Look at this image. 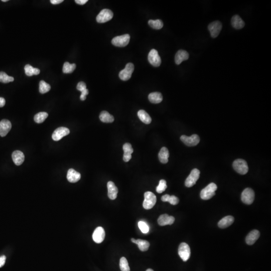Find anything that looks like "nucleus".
<instances>
[{
  "label": "nucleus",
  "mask_w": 271,
  "mask_h": 271,
  "mask_svg": "<svg viewBox=\"0 0 271 271\" xmlns=\"http://www.w3.org/2000/svg\"><path fill=\"white\" fill-rule=\"evenodd\" d=\"M217 189V185L214 183L208 184L206 187L203 189L200 192V197L203 200H208L211 199L216 194Z\"/></svg>",
  "instance_id": "f257e3e1"
},
{
  "label": "nucleus",
  "mask_w": 271,
  "mask_h": 271,
  "mask_svg": "<svg viewBox=\"0 0 271 271\" xmlns=\"http://www.w3.org/2000/svg\"><path fill=\"white\" fill-rule=\"evenodd\" d=\"M143 203V207L145 209H150L153 208L157 201L155 195L152 192L147 191L145 193Z\"/></svg>",
  "instance_id": "f03ea898"
},
{
  "label": "nucleus",
  "mask_w": 271,
  "mask_h": 271,
  "mask_svg": "<svg viewBox=\"0 0 271 271\" xmlns=\"http://www.w3.org/2000/svg\"><path fill=\"white\" fill-rule=\"evenodd\" d=\"M233 167L235 171L241 175L247 174L248 172V167L247 162L241 159H237L234 162Z\"/></svg>",
  "instance_id": "7ed1b4c3"
},
{
  "label": "nucleus",
  "mask_w": 271,
  "mask_h": 271,
  "mask_svg": "<svg viewBox=\"0 0 271 271\" xmlns=\"http://www.w3.org/2000/svg\"><path fill=\"white\" fill-rule=\"evenodd\" d=\"M241 200L246 204H252L255 199V192L252 189L247 188L241 193Z\"/></svg>",
  "instance_id": "20e7f679"
},
{
  "label": "nucleus",
  "mask_w": 271,
  "mask_h": 271,
  "mask_svg": "<svg viewBox=\"0 0 271 271\" xmlns=\"http://www.w3.org/2000/svg\"><path fill=\"white\" fill-rule=\"evenodd\" d=\"M178 254L181 259L186 262L189 259L191 251L189 246L185 243H182L179 246Z\"/></svg>",
  "instance_id": "39448f33"
},
{
  "label": "nucleus",
  "mask_w": 271,
  "mask_h": 271,
  "mask_svg": "<svg viewBox=\"0 0 271 271\" xmlns=\"http://www.w3.org/2000/svg\"><path fill=\"white\" fill-rule=\"evenodd\" d=\"M134 70V65L133 63H128L123 70L119 73V77L121 79L126 81L131 77L132 75Z\"/></svg>",
  "instance_id": "423d86ee"
},
{
  "label": "nucleus",
  "mask_w": 271,
  "mask_h": 271,
  "mask_svg": "<svg viewBox=\"0 0 271 271\" xmlns=\"http://www.w3.org/2000/svg\"><path fill=\"white\" fill-rule=\"evenodd\" d=\"M200 171L197 169H194L191 171L185 182V185L187 187H191L196 184L199 178Z\"/></svg>",
  "instance_id": "0eeeda50"
},
{
  "label": "nucleus",
  "mask_w": 271,
  "mask_h": 271,
  "mask_svg": "<svg viewBox=\"0 0 271 271\" xmlns=\"http://www.w3.org/2000/svg\"><path fill=\"white\" fill-rule=\"evenodd\" d=\"M113 16L114 14L111 10L104 9L100 12L97 17V21L100 23H106L111 20L113 18Z\"/></svg>",
  "instance_id": "6e6552de"
},
{
  "label": "nucleus",
  "mask_w": 271,
  "mask_h": 271,
  "mask_svg": "<svg viewBox=\"0 0 271 271\" xmlns=\"http://www.w3.org/2000/svg\"><path fill=\"white\" fill-rule=\"evenodd\" d=\"M130 40V35L125 34L114 38L111 41V43L117 47H125L128 44Z\"/></svg>",
  "instance_id": "1a4fd4ad"
},
{
  "label": "nucleus",
  "mask_w": 271,
  "mask_h": 271,
  "mask_svg": "<svg viewBox=\"0 0 271 271\" xmlns=\"http://www.w3.org/2000/svg\"><path fill=\"white\" fill-rule=\"evenodd\" d=\"M180 139L183 143L189 147H192L197 145L200 141V138L197 135L194 134L190 137L186 135H182L180 137Z\"/></svg>",
  "instance_id": "9d476101"
},
{
  "label": "nucleus",
  "mask_w": 271,
  "mask_h": 271,
  "mask_svg": "<svg viewBox=\"0 0 271 271\" xmlns=\"http://www.w3.org/2000/svg\"><path fill=\"white\" fill-rule=\"evenodd\" d=\"M148 60L150 64L155 67H158L161 63V59L158 52L155 49H152L149 53Z\"/></svg>",
  "instance_id": "9b49d317"
},
{
  "label": "nucleus",
  "mask_w": 271,
  "mask_h": 271,
  "mask_svg": "<svg viewBox=\"0 0 271 271\" xmlns=\"http://www.w3.org/2000/svg\"><path fill=\"white\" fill-rule=\"evenodd\" d=\"M208 30L210 31L211 37L216 38L220 34L222 29V24L221 22L218 21L213 22L210 23L208 27Z\"/></svg>",
  "instance_id": "f8f14e48"
},
{
  "label": "nucleus",
  "mask_w": 271,
  "mask_h": 271,
  "mask_svg": "<svg viewBox=\"0 0 271 271\" xmlns=\"http://www.w3.org/2000/svg\"><path fill=\"white\" fill-rule=\"evenodd\" d=\"M70 133L69 128L65 127H59L56 128L52 135V138L54 141H58L61 140L63 137L68 135Z\"/></svg>",
  "instance_id": "ddd939ff"
},
{
  "label": "nucleus",
  "mask_w": 271,
  "mask_h": 271,
  "mask_svg": "<svg viewBox=\"0 0 271 271\" xmlns=\"http://www.w3.org/2000/svg\"><path fill=\"white\" fill-rule=\"evenodd\" d=\"M105 231L101 227H97L93 233V238L94 242L97 244L102 243L105 238Z\"/></svg>",
  "instance_id": "4468645a"
},
{
  "label": "nucleus",
  "mask_w": 271,
  "mask_h": 271,
  "mask_svg": "<svg viewBox=\"0 0 271 271\" xmlns=\"http://www.w3.org/2000/svg\"><path fill=\"white\" fill-rule=\"evenodd\" d=\"M11 123L9 120L4 119L0 121V136L3 137L6 136L11 129Z\"/></svg>",
  "instance_id": "2eb2a0df"
},
{
  "label": "nucleus",
  "mask_w": 271,
  "mask_h": 271,
  "mask_svg": "<svg viewBox=\"0 0 271 271\" xmlns=\"http://www.w3.org/2000/svg\"><path fill=\"white\" fill-rule=\"evenodd\" d=\"M175 221V218L167 214H162L158 219V223L160 226L171 225Z\"/></svg>",
  "instance_id": "dca6fc26"
},
{
  "label": "nucleus",
  "mask_w": 271,
  "mask_h": 271,
  "mask_svg": "<svg viewBox=\"0 0 271 271\" xmlns=\"http://www.w3.org/2000/svg\"><path fill=\"white\" fill-rule=\"evenodd\" d=\"M260 236V231L258 230H253L249 233L245 238V241L248 245H252L258 240Z\"/></svg>",
  "instance_id": "f3484780"
},
{
  "label": "nucleus",
  "mask_w": 271,
  "mask_h": 271,
  "mask_svg": "<svg viewBox=\"0 0 271 271\" xmlns=\"http://www.w3.org/2000/svg\"><path fill=\"white\" fill-rule=\"evenodd\" d=\"M108 189V197L111 200H114L117 197L118 189L112 181H109L107 183Z\"/></svg>",
  "instance_id": "a211bd4d"
},
{
  "label": "nucleus",
  "mask_w": 271,
  "mask_h": 271,
  "mask_svg": "<svg viewBox=\"0 0 271 271\" xmlns=\"http://www.w3.org/2000/svg\"><path fill=\"white\" fill-rule=\"evenodd\" d=\"M12 157L13 162L16 165H21L24 161V154H23L22 152L19 150H16L13 152Z\"/></svg>",
  "instance_id": "6ab92c4d"
},
{
  "label": "nucleus",
  "mask_w": 271,
  "mask_h": 271,
  "mask_svg": "<svg viewBox=\"0 0 271 271\" xmlns=\"http://www.w3.org/2000/svg\"><path fill=\"white\" fill-rule=\"evenodd\" d=\"M123 150L124 151L123 160L125 162H128L132 158V154L133 153V148L131 144L128 143H125L123 147Z\"/></svg>",
  "instance_id": "aec40b11"
},
{
  "label": "nucleus",
  "mask_w": 271,
  "mask_h": 271,
  "mask_svg": "<svg viewBox=\"0 0 271 271\" xmlns=\"http://www.w3.org/2000/svg\"><path fill=\"white\" fill-rule=\"evenodd\" d=\"M80 178H81V175L80 173L76 171L73 169H70L67 172V180L70 182H77L80 180Z\"/></svg>",
  "instance_id": "412c9836"
},
{
  "label": "nucleus",
  "mask_w": 271,
  "mask_h": 271,
  "mask_svg": "<svg viewBox=\"0 0 271 271\" xmlns=\"http://www.w3.org/2000/svg\"><path fill=\"white\" fill-rule=\"evenodd\" d=\"M189 55L188 52L185 50H180L177 52L175 57V61L176 64L177 65L181 64L182 62L186 60L189 58Z\"/></svg>",
  "instance_id": "4be33fe9"
},
{
  "label": "nucleus",
  "mask_w": 271,
  "mask_h": 271,
  "mask_svg": "<svg viewBox=\"0 0 271 271\" xmlns=\"http://www.w3.org/2000/svg\"><path fill=\"white\" fill-rule=\"evenodd\" d=\"M234 222V217L232 216H228L222 218L218 223V226L221 228H227L231 226Z\"/></svg>",
  "instance_id": "5701e85b"
},
{
  "label": "nucleus",
  "mask_w": 271,
  "mask_h": 271,
  "mask_svg": "<svg viewBox=\"0 0 271 271\" xmlns=\"http://www.w3.org/2000/svg\"><path fill=\"white\" fill-rule=\"evenodd\" d=\"M131 241L133 243L137 244L139 250L142 252L147 251L150 247V243L146 240L141 239L135 240V238H131Z\"/></svg>",
  "instance_id": "b1692460"
},
{
  "label": "nucleus",
  "mask_w": 271,
  "mask_h": 271,
  "mask_svg": "<svg viewBox=\"0 0 271 271\" xmlns=\"http://www.w3.org/2000/svg\"><path fill=\"white\" fill-rule=\"evenodd\" d=\"M231 25L236 29H241L245 26V22L240 16L236 15L233 16L231 19Z\"/></svg>",
  "instance_id": "393cba45"
},
{
  "label": "nucleus",
  "mask_w": 271,
  "mask_h": 271,
  "mask_svg": "<svg viewBox=\"0 0 271 271\" xmlns=\"http://www.w3.org/2000/svg\"><path fill=\"white\" fill-rule=\"evenodd\" d=\"M169 157V153L168 149L164 147L162 148L158 154L159 159L160 161L166 164L168 162V158Z\"/></svg>",
  "instance_id": "a878e982"
},
{
  "label": "nucleus",
  "mask_w": 271,
  "mask_h": 271,
  "mask_svg": "<svg viewBox=\"0 0 271 271\" xmlns=\"http://www.w3.org/2000/svg\"><path fill=\"white\" fill-rule=\"evenodd\" d=\"M138 116L140 120L146 124H149L151 122V118L144 110H140L138 112Z\"/></svg>",
  "instance_id": "bb28decb"
},
{
  "label": "nucleus",
  "mask_w": 271,
  "mask_h": 271,
  "mask_svg": "<svg viewBox=\"0 0 271 271\" xmlns=\"http://www.w3.org/2000/svg\"><path fill=\"white\" fill-rule=\"evenodd\" d=\"M148 98L150 102L153 104H159L161 103L163 100L162 95L159 92L151 93L149 95Z\"/></svg>",
  "instance_id": "cd10ccee"
},
{
  "label": "nucleus",
  "mask_w": 271,
  "mask_h": 271,
  "mask_svg": "<svg viewBox=\"0 0 271 271\" xmlns=\"http://www.w3.org/2000/svg\"><path fill=\"white\" fill-rule=\"evenodd\" d=\"M100 119L104 123H113L114 121V117L105 111H101L100 114Z\"/></svg>",
  "instance_id": "c85d7f7f"
},
{
  "label": "nucleus",
  "mask_w": 271,
  "mask_h": 271,
  "mask_svg": "<svg viewBox=\"0 0 271 271\" xmlns=\"http://www.w3.org/2000/svg\"><path fill=\"white\" fill-rule=\"evenodd\" d=\"M25 72L26 76H28L38 75L40 73V71L38 69L34 68L29 64H27L24 67Z\"/></svg>",
  "instance_id": "c756f323"
},
{
  "label": "nucleus",
  "mask_w": 271,
  "mask_h": 271,
  "mask_svg": "<svg viewBox=\"0 0 271 271\" xmlns=\"http://www.w3.org/2000/svg\"><path fill=\"white\" fill-rule=\"evenodd\" d=\"M162 201L163 202H168L172 205H176L179 201L178 198L175 196H170L169 194H165L161 197Z\"/></svg>",
  "instance_id": "7c9ffc66"
},
{
  "label": "nucleus",
  "mask_w": 271,
  "mask_h": 271,
  "mask_svg": "<svg viewBox=\"0 0 271 271\" xmlns=\"http://www.w3.org/2000/svg\"><path fill=\"white\" fill-rule=\"evenodd\" d=\"M148 24L150 27L156 30H159L163 27V23L161 20L158 19V20H150L149 21Z\"/></svg>",
  "instance_id": "2f4dec72"
},
{
  "label": "nucleus",
  "mask_w": 271,
  "mask_h": 271,
  "mask_svg": "<svg viewBox=\"0 0 271 271\" xmlns=\"http://www.w3.org/2000/svg\"><path fill=\"white\" fill-rule=\"evenodd\" d=\"M48 116L46 112H40L35 114L34 118V121L38 124L43 123Z\"/></svg>",
  "instance_id": "473e14b6"
},
{
  "label": "nucleus",
  "mask_w": 271,
  "mask_h": 271,
  "mask_svg": "<svg viewBox=\"0 0 271 271\" xmlns=\"http://www.w3.org/2000/svg\"><path fill=\"white\" fill-rule=\"evenodd\" d=\"M76 68V64H70L69 62H65L63 65L62 71L64 73H71L74 72Z\"/></svg>",
  "instance_id": "72a5a7b5"
},
{
  "label": "nucleus",
  "mask_w": 271,
  "mask_h": 271,
  "mask_svg": "<svg viewBox=\"0 0 271 271\" xmlns=\"http://www.w3.org/2000/svg\"><path fill=\"white\" fill-rule=\"evenodd\" d=\"M51 89L50 85L46 83L44 80H41L39 83V92L42 94H44L48 92Z\"/></svg>",
  "instance_id": "f704fd0d"
},
{
  "label": "nucleus",
  "mask_w": 271,
  "mask_h": 271,
  "mask_svg": "<svg viewBox=\"0 0 271 271\" xmlns=\"http://www.w3.org/2000/svg\"><path fill=\"white\" fill-rule=\"evenodd\" d=\"M14 80V77L8 76L4 72H0V82L4 83L12 82Z\"/></svg>",
  "instance_id": "c9c22d12"
},
{
  "label": "nucleus",
  "mask_w": 271,
  "mask_h": 271,
  "mask_svg": "<svg viewBox=\"0 0 271 271\" xmlns=\"http://www.w3.org/2000/svg\"><path fill=\"white\" fill-rule=\"evenodd\" d=\"M120 267L121 271H130L128 262L126 258L122 257L120 259Z\"/></svg>",
  "instance_id": "e433bc0d"
},
{
  "label": "nucleus",
  "mask_w": 271,
  "mask_h": 271,
  "mask_svg": "<svg viewBox=\"0 0 271 271\" xmlns=\"http://www.w3.org/2000/svg\"><path fill=\"white\" fill-rule=\"evenodd\" d=\"M167 187L166 181L165 180L162 179L159 181L158 186L156 187V191L158 193H161L166 189Z\"/></svg>",
  "instance_id": "4c0bfd02"
},
{
  "label": "nucleus",
  "mask_w": 271,
  "mask_h": 271,
  "mask_svg": "<svg viewBox=\"0 0 271 271\" xmlns=\"http://www.w3.org/2000/svg\"><path fill=\"white\" fill-rule=\"evenodd\" d=\"M138 227L141 231L144 234H147L149 231V227L144 221H139L138 223Z\"/></svg>",
  "instance_id": "58836bf2"
},
{
  "label": "nucleus",
  "mask_w": 271,
  "mask_h": 271,
  "mask_svg": "<svg viewBox=\"0 0 271 271\" xmlns=\"http://www.w3.org/2000/svg\"><path fill=\"white\" fill-rule=\"evenodd\" d=\"M76 88H77V90L82 92V91L86 89V84L84 82L80 81L77 84Z\"/></svg>",
  "instance_id": "ea45409f"
},
{
  "label": "nucleus",
  "mask_w": 271,
  "mask_h": 271,
  "mask_svg": "<svg viewBox=\"0 0 271 271\" xmlns=\"http://www.w3.org/2000/svg\"><path fill=\"white\" fill-rule=\"evenodd\" d=\"M89 94V90H87V89L85 90H83V91H82L81 92V96L80 97V99L81 100H86V97L87 96V94Z\"/></svg>",
  "instance_id": "a19ab883"
},
{
  "label": "nucleus",
  "mask_w": 271,
  "mask_h": 271,
  "mask_svg": "<svg viewBox=\"0 0 271 271\" xmlns=\"http://www.w3.org/2000/svg\"><path fill=\"white\" fill-rule=\"evenodd\" d=\"M6 257L5 255H2L0 257V268L3 267L6 262Z\"/></svg>",
  "instance_id": "79ce46f5"
},
{
  "label": "nucleus",
  "mask_w": 271,
  "mask_h": 271,
  "mask_svg": "<svg viewBox=\"0 0 271 271\" xmlns=\"http://www.w3.org/2000/svg\"><path fill=\"white\" fill-rule=\"evenodd\" d=\"M88 1L87 0H76L75 2L77 3L78 4L80 5H83L87 3Z\"/></svg>",
  "instance_id": "37998d69"
},
{
  "label": "nucleus",
  "mask_w": 271,
  "mask_h": 271,
  "mask_svg": "<svg viewBox=\"0 0 271 271\" xmlns=\"http://www.w3.org/2000/svg\"><path fill=\"white\" fill-rule=\"evenodd\" d=\"M5 104H6V100L4 98L0 97V107H3L5 105Z\"/></svg>",
  "instance_id": "c03bdc74"
},
{
  "label": "nucleus",
  "mask_w": 271,
  "mask_h": 271,
  "mask_svg": "<svg viewBox=\"0 0 271 271\" xmlns=\"http://www.w3.org/2000/svg\"><path fill=\"white\" fill-rule=\"evenodd\" d=\"M63 0H51L50 2L53 5H57L63 2Z\"/></svg>",
  "instance_id": "a18cd8bd"
},
{
  "label": "nucleus",
  "mask_w": 271,
  "mask_h": 271,
  "mask_svg": "<svg viewBox=\"0 0 271 271\" xmlns=\"http://www.w3.org/2000/svg\"><path fill=\"white\" fill-rule=\"evenodd\" d=\"M146 271H153V270H152V269H147V270H146Z\"/></svg>",
  "instance_id": "49530a36"
},
{
  "label": "nucleus",
  "mask_w": 271,
  "mask_h": 271,
  "mask_svg": "<svg viewBox=\"0 0 271 271\" xmlns=\"http://www.w3.org/2000/svg\"><path fill=\"white\" fill-rule=\"evenodd\" d=\"M2 1L3 2H6L8 1V0H2Z\"/></svg>",
  "instance_id": "de8ad7c7"
}]
</instances>
